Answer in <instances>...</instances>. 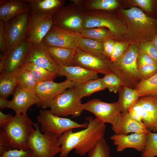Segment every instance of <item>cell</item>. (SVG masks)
Listing matches in <instances>:
<instances>
[{"label": "cell", "instance_id": "1", "mask_svg": "<svg viewBox=\"0 0 157 157\" xmlns=\"http://www.w3.org/2000/svg\"><path fill=\"white\" fill-rule=\"evenodd\" d=\"M86 119L88 126L76 132L72 129L65 132L58 138L60 146V157H67L71 151L75 149L76 153L81 156L86 154L101 138H104L106 126L100 123L95 118L88 117Z\"/></svg>", "mask_w": 157, "mask_h": 157}, {"label": "cell", "instance_id": "2", "mask_svg": "<svg viewBox=\"0 0 157 157\" xmlns=\"http://www.w3.org/2000/svg\"><path fill=\"white\" fill-rule=\"evenodd\" d=\"M120 11L126 27L122 36L127 40L126 42L138 46L151 41L157 33V19L149 16L136 7L121 9Z\"/></svg>", "mask_w": 157, "mask_h": 157}, {"label": "cell", "instance_id": "3", "mask_svg": "<svg viewBox=\"0 0 157 157\" xmlns=\"http://www.w3.org/2000/svg\"><path fill=\"white\" fill-rule=\"evenodd\" d=\"M34 124L27 114L16 113L12 119L0 127L10 148L27 150L29 149L28 138L35 130Z\"/></svg>", "mask_w": 157, "mask_h": 157}, {"label": "cell", "instance_id": "4", "mask_svg": "<svg viewBox=\"0 0 157 157\" xmlns=\"http://www.w3.org/2000/svg\"><path fill=\"white\" fill-rule=\"evenodd\" d=\"M138 46L130 44L126 52L116 61L112 62V72L119 77L124 85L134 89L140 81L137 59Z\"/></svg>", "mask_w": 157, "mask_h": 157}, {"label": "cell", "instance_id": "5", "mask_svg": "<svg viewBox=\"0 0 157 157\" xmlns=\"http://www.w3.org/2000/svg\"><path fill=\"white\" fill-rule=\"evenodd\" d=\"M111 11L96 10L85 11L83 19L84 28L103 27L109 29L115 39L123 36L126 27L124 20Z\"/></svg>", "mask_w": 157, "mask_h": 157}, {"label": "cell", "instance_id": "6", "mask_svg": "<svg viewBox=\"0 0 157 157\" xmlns=\"http://www.w3.org/2000/svg\"><path fill=\"white\" fill-rule=\"evenodd\" d=\"M39 125L34 123L35 130L28 138L29 149L36 157H54L61 151L58 138L50 132L41 133Z\"/></svg>", "mask_w": 157, "mask_h": 157}, {"label": "cell", "instance_id": "7", "mask_svg": "<svg viewBox=\"0 0 157 157\" xmlns=\"http://www.w3.org/2000/svg\"><path fill=\"white\" fill-rule=\"evenodd\" d=\"M60 8L52 17L53 26L71 32L80 33L84 28L85 11L74 2Z\"/></svg>", "mask_w": 157, "mask_h": 157}, {"label": "cell", "instance_id": "8", "mask_svg": "<svg viewBox=\"0 0 157 157\" xmlns=\"http://www.w3.org/2000/svg\"><path fill=\"white\" fill-rule=\"evenodd\" d=\"M40 115L37 117L38 122L40 124L41 133H51L58 138L66 131L78 128H86L88 123L86 122L78 123L70 119L60 117L54 114L51 110H39Z\"/></svg>", "mask_w": 157, "mask_h": 157}, {"label": "cell", "instance_id": "9", "mask_svg": "<svg viewBox=\"0 0 157 157\" xmlns=\"http://www.w3.org/2000/svg\"><path fill=\"white\" fill-rule=\"evenodd\" d=\"M128 113L133 118L143 123L148 131L157 132V97H140Z\"/></svg>", "mask_w": 157, "mask_h": 157}, {"label": "cell", "instance_id": "10", "mask_svg": "<svg viewBox=\"0 0 157 157\" xmlns=\"http://www.w3.org/2000/svg\"><path fill=\"white\" fill-rule=\"evenodd\" d=\"M74 86L68 88L57 96L51 103V110L60 117L69 115L80 116L83 110L81 108V99L78 96Z\"/></svg>", "mask_w": 157, "mask_h": 157}, {"label": "cell", "instance_id": "11", "mask_svg": "<svg viewBox=\"0 0 157 157\" xmlns=\"http://www.w3.org/2000/svg\"><path fill=\"white\" fill-rule=\"evenodd\" d=\"M81 107L83 110L93 114L100 123L111 124L112 129L117 126L121 113L117 101L108 103L99 99H94L82 104Z\"/></svg>", "mask_w": 157, "mask_h": 157}, {"label": "cell", "instance_id": "12", "mask_svg": "<svg viewBox=\"0 0 157 157\" xmlns=\"http://www.w3.org/2000/svg\"><path fill=\"white\" fill-rule=\"evenodd\" d=\"M77 84L67 79L60 83L48 81L38 83L34 91L39 100L38 107L43 109L50 107L57 96Z\"/></svg>", "mask_w": 157, "mask_h": 157}, {"label": "cell", "instance_id": "13", "mask_svg": "<svg viewBox=\"0 0 157 157\" xmlns=\"http://www.w3.org/2000/svg\"><path fill=\"white\" fill-rule=\"evenodd\" d=\"M30 14V13L21 14L4 24L7 43L6 55L26 38Z\"/></svg>", "mask_w": 157, "mask_h": 157}, {"label": "cell", "instance_id": "14", "mask_svg": "<svg viewBox=\"0 0 157 157\" xmlns=\"http://www.w3.org/2000/svg\"><path fill=\"white\" fill-rule=\"evenodd\" d=\"M83 38L80 33L71 32L53 25L42 42L48 46L76 50Z\"/></svg>", "mask_w": 157, "mask_h": 157}, {"label": "cell", "instance_id": "15", "mask_svg": "<svg viewBox=\"0 0 157 157\" xmlns=\"http://www.w3.org/2000/svg\"><path fill=\"white\" fill-rule=\"evenodd\" d=\"M33 44L26 38L14 47L4 58L0 59V72L12 73L26 63Z\"/></svg>", "mask_w": 157, "mask_h": 157}, {"label": "cell", "instance_id": "16", "mask_svg": "<svg viewBox=\"0 0 157 157\" xmlns=\"http://www.w3.org/2000/svg\"><path fill=\"white\" fill-rule=\"evenodd\" d=\"M52 17L30 13L26 38L33 44L41 42L53 26Z\"/></svg>", "mask_w": 157, "mask_h": 157}, {"label": "cell", "instance_id": "17", "mask_svg": "<svg viewBox=\"0 0 157 157\" xmlns=\"http://www.w3.org/2000/svg\"><path fill=\"white\" fill-rule=\"evenodd\" d=\"M75 66H81L105 75L112 72V62L89 54L78 48L75 58Z\"/></svg>", "mask_w": 157, "mask_h": 157}, {"label": "cell", "instance_id": "18", "mask_svg": "<svg viewBox=\"0 0 157 157\" xmlns=\"http://www.w3.org/2000/svg\"><path fill=\"white\" fill-rule=\"evenodd\" d=\"M30 62L52 72L58 76V66L54 60L44 43L33 44L26 63Z\"/></svg>", "mask_w": 157, "mask_h": 157}, {"label": "cell", "instance_id": "19", "mask_svg": "<svg viewBox=\"0 0 157 157\" xmlns=\"http://www.w3.org/2000/svg\"><path fill=\"white\" fill-rule=\"evenodd\" d=\"M13 95L7 108L13 109L16 113L27 114L31 106L39 104V100L34 92L16 87Z\"/></svg>", "mask_w": 157, "mask_h": 157}, {"label": "cell", "instance_id": "20", "mask_svg": "<svg viewBox=\"0 0 157 157\" xmlns=\"http://www.w3.org/2000/svg\"><path fill=\"white\" fill-rule=\"evenodd\" d=\"M147 133H133L129 135L115 134L110 137V140L116 147L118 152L123 151L127 148H132L142 152L147 141Z\"/></svg>", "mask_w": 157, "mask_h": 157}, {"label": "cell", "instance_id": "21", "mask_svg": "<svg viewBox=\"0 0 157 157\" xmlns=\"http://www.w3.org/2000/svg\"><path fill=\"white\" fill-rule=\"evenodd\" d=\"M98 74L95 71L79 66H59L58 67V76H64L67 79L77 84L99 78Z\"/></svg>", "mask_w": 157, "mask_h": 157}, {"label": "cell", "instance_id": "22", "mask_svg": "<svg viewBox=\"0 0 157 157\" xmlns=\"http://www.w3.org/2000/svg\"><path fill=\"white\" fill-rule=\"evenodd\" d=\"M28 13H30V8L26 0H0V20L4 24L18 15Z\"/></svg>", "mask_w": 157, "mask_h": 157}, {"label": "cell", "instance_id": "23", "mask_svg": "<svg viewBox=\"0 0 157 157\" xmlns=\"http://www.w3.org/2000/svg\"><path fill=\"white\" fill-rule=\"evenodd\" d=\"M30 13L42 16L53 17L64 6L65 0H26Z\"/></svg>", "mask_w": 157, "mask_h": 157}, {"label": "cell", "instance_id": "24", "mask_svg": "<svg viewBox=\"0 0 157 157\" xmlns=\"http://www.w3.org/2000/svg\"><path fill=\"white\" fill-rule=\"evenodd\" d=\"M112 130L115 134L120 135L130 133H147L148 131L143 123L133 118L128 113H121L117 126Z\"/></svg>", "mask_w": 157, "mask_h": 157}, {"label": "cell", "instance_id": "25", "mask_svg": "<svg viewBox=\"0 0 157 157\" xmlns=\"http://www.w3.org/2000/svg\"><path fill=\"white\" fill-rule=\"evenodd\" d=\"M48 48L50 55L58 66H75L76 49L50 46Z\"/></svg>", "mask_w": 157, "mask_h": 157}, {"label": "cell", "instance_id": "26", "mask_svg": "<svg viewBox=\"0 0 157 157\" xmlns=\"http://www.w3.org/2000/svg\"><path fill=\"white\" fill-rule=\"evenodd\" d=\"M85 11L103 10L111 11L116 9L119 3L116 0H71Z\"/></svg>", "mask_w": 157, "mask_h": 157}, {"label": "cell", "instance_id": "27", "mask_svg": "<svg viewBox=\"0 0 157 157\" xmlns=\"http://www.w3.org/2000/svg\"><path fill=\"white\" fill-rule=\"evenodd\" d=\"M118 93L119 99L117 101L121 113H128L140 97L137 91L135 89L125 85L120 88Z\"/></svg>", "mask_w": 157, "mask_h": 157}, {"label": "cell", "instance_id": "28", "mask_svg": "<svg viewBox=\"0 0 157 157\" xmlns=\"http://www.w3.org/2000/svg\"><path fill=\"white\" fill-rule=\"evenodd\" d=\"M12 73L17 87L34 92L38 83L29 71L22 66Z\"/></svg>", "mask_w": 157, "mask_h": 157}, {"label": "cell", "instance_id": "29", "mask_svg": "<svg viewBox=\"0 0 157 157\" xmlns=\"http://www.w3.org/2000/svg\"><path fill=\"white\" fill-rule=\"evenodd\" d=\"M75 87L77 95L81 99L106 89L102 83L101 78L91 80L81 84H77Z\"/></svg>", "mask_w": 157, "mask_h": 157}, {"label": "cell", "instance_id": "30", "mask_svg": "<svg viewBox=\"0 0 157 157\" xmlns=\"http://www.w3.org/2000/svg\"><path fill=\"white\" fill-rule=\"evenodd\" d=\"M83 38L103 43L115 38L110 30L103 27L84 28L80 33Z\"/></svg>", "mask_w": 157, "mask_h": 157}, {"label": "cell", "instance_id": "31", "mask_svg": "<svg viewBox=\"0 0 157 157\" xmlns=\"http://www.w3.org/2000/svg\"><path fill=\"white\" fill-rule=\"evenodd\" d=\"M22 66L30 71L37 83L53 81L57 76L54 73L32 63H26Z\"/></svg>", "mask_w": 157, "mask_h": 157}, {"label": "cell", "instance_id": "32", "mask_svg": "<svg viewBox=\"0 0 157 157\" xmlns=\"http://www.w3.org/2000/svg\"><path fill=\"white\" fill-rule=\"evenodd\" d=\"M78 48L97 57L105 60H109L104 54L102 42L83 38L79 43Z\"/></svg>", "mask_w": 157, "mask_h": 157}, {"label": "cell", "instance_id": "33", "mask_svg": "<svg viewBox=\"0 0 157 157\" xmlns=\"http://www.w3.org/2000/svg\"><path fill=\"white\" fill-rule=\"evenodd\" d=\"M134 89L140 97L148 96L157 97V73L148 79L140 81Z\"/></svg>", "mask_w": 157, "mask_h": 157}, {"label": "cell", "instance_id": "34", "mask_svg": "<svg viewBox=\"0 0 157 157\" xmlns=\"http://www.w3.org/2000/svg\"><path fill=\"white\" fill-rule=\"evenodd\" d=\"M17 83L12 73L0 72V97L7 98L13 94Z\"/></svg>", "mask_w": 157, "mask_h": 157}, {"label": "cell", "instance_id": "35", "mask_svg": "<svg viewBox=\"0 0 157 157\" xmlns=\"http://www.w3.org/2000/svg\"><path fill=\"white\" fill-rule=\"evenodd\" d=\"M101 80L105 88L114 93L118 92L120 88L124 85L120 78L112 72L105 75Z\"/></svg>", "mask_w": 157, "mask_h": 157}, {"label": "cell", "instance_id": "36", "mask_svg": "<svg viewBox=\"0 0 157 157\" xmlns=\"http://www.w3.org/2000/svg\"><path fill=\"white\" fill-rule=\"evenodd\" d=\"M157 156V132L149 131L145 147L141 152L140 157Z\"/></svg>", "mask_w": 157, "mask_h": 157}, {"label": "cell", "instance_id": "37", "mask_svg": "<svg viewBox=\"0 0 157 157\" xmlns=\"http://www.w3.org/2000/svg\"><path fill=\"white\" fill-rule=\"evenodd\" d=\"M88 157H110V147L104 137L100 138L88 153Z\"/></svg>", "mask_w": 157, "mask_h": 157}, {"label": "cell", "instance_id": "38", "mask_svg": "<svg viewBox=\"0 0 157 157\" xmlns=\"http://www.w3.org/2000/svg\"><path fill=\"white\" fill-rule=\"evenodd\" d=\"M133 2L151 15L157 13V0H134Z\"/></svg>", "mask_w": 157, "mask_h": 157}, {"label": "cell", "instance_id": "39", "mask_svg": "<svg viewBox=\"0 0 157 157\" xmlns=\"http://www.w3.org/2000/svg\"><path fill=\"white\" fill-rule=\"evenodd\" d=\"M127 42L115 41L113 51L110 60L112 62L116 61L126 52L129 46Z\"/></svg>", "mask_w": 157, "mask_h": 157}, {"label": "cell", "instance_id": "40", "mask_svg": "<svg viewBox=\"0 0 157 157\" xmlns=\"http://www.w3.org/2000/svg\"><path fill=\"white\" fill-rule=\"evenodd\" d=\"M157 73V64L147 65L138 69V74L140 81L148 79Z\"/></svg>", "mask_w": 157, "mask_h": 157}, {"label": "cell", "instance_id": "41", "mask_svg": "<svg viewBox=\"0 0 157 157\" xmlns=\"http://www.w3.org/2000/svg\"><path fill=\"white\" fill-rule=\"evenodd\" d=\"M33 155L30 149H9L0 154V157H31Z\"/></svg>", "mask_w": 157, "mask_h": 157}, {"label": "cell", "instance_id": "42", "mask_svg": "<svg viewBox=\"0 0 157 157\" xmlns=\"http://www.w3.org/2000/svg\"><path fill=\"white\" fill-rule=\"evenodd\" d=\"M139 50L149 55L157 63V49L151 41H148L138 45Z\"/></svg>", "mask_w": 157, "mask_h": 157}, {"label": "cell", "instance_id": "43", "mask_svg": "<svg viewBox=\"0 0 157 157\" xmlns=\"http://www.w3.org/2000/svg\"><path fill=\"white\" fill-rule=\"evenodd\" d=\"M0 59L4 58L7 52V39L5 32L4 23L0 20Z\"/></svg>", "mask_w": 157, "mask_h": 157}, {"label": "cell", "instance_id": "44", "mask_svg": "<svg viewBox=\"0 0 157 157\" xmlns=\"http://www.w3.org/2000/svg\"><path fill=\"white\" fill-rule=\"evenodd\" d=\"M157 64L155 60L149 55L139 50L137 59L138 68L143 66Z\"/></svg>", "mask_w": 157, "mask_h": 157}, {"label": "cell", "instance_id": "45", "mask_svg": "<svg viewBox=\"0 0 157 157\" xmlns=\"http://www.w3.org/2000/svg\"><path fill=\"white\" fill-rule=\"evenodd\" d=\"M115 42L114 40H110L103 43L104 54L109 60L113 51Z\"/></svg>", "mask_w": 157, "mask_h": 157}, {"label": "cell", "instance_id": "46", "mask_svg": "<svg viewBox=\"0 0 157 157\" xmlns=\"http://www.w3.org/2000/svg\"><path fill=\"white\" fill-rule=\"evenodd\" d=\"M8 142L7 139L0 128V154H1L3 152L8 149L9 148Z\"/></svg>", "mask_w": 157, "mask_h": 157}, {"label": "cell", "instance_id": "47", "mask_svg": "<svg viewBox=\"0 0 157 157\" xmlns=\"http://www.w3.org/2000/svg\"><path fill=\"white\" fill-rule=\"evenodd\" d=\"M13 117L14 116L10 113L5 114L0 111V127L10 122Z\"/></svg>", "mask_w": 157, "mask_h": 157}, {"label": "cell", "instance_id": "48", "mask_svg": "<svg viewBox=\"0 0 157 157\" xmlns=\"http://www.w3.org/2000/svg\"><path fill=\"white\" fill-rule=\"evenodd\" d=\"M10 101L7 99L0 97V108L1 110L7 108L9 104Z\"/></svg>", "mask_w": 157, "mask_h": 157}, {"label": "cell", "instance_id": "49", "mask_svg": "<svg viewBox=\"0 0 157 157\" xmlns=\"http://www.w3.org/2000/svg\"><path fill=\"white\" fill-rule=\"evenodd\" d=\"M151 41L153 42L155 46L157 49V33Z\"/></svg>", "mask_w": 157, "mask_h": 157}, {"label": "cell", "instance_id": "50", "mask_svg": "<svg viewBox=\"0 0 157 157\" xmlns=\"http://www.w3.org/2000/svg\"><path fill=\"white\" fill-rule=\"evenodd\" d=\"M31 157H35V156H34L33 155Z\"/></svg>", "mask_w": 157, "mask_h": 157}]
</instances>
